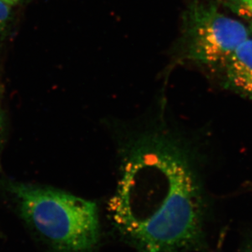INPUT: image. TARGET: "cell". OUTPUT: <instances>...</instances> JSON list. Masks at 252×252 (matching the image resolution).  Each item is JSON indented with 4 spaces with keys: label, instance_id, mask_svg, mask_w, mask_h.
I'll use <instances>...</instances> for the list:
<instances>
[{
    "label": "cell",
    "instance_id": "obj_1",
    "mask_svg": "<svg viewBox=\"0 0 252 252\" xmlns=\"http://www.w3.org/2000/svg\"><path fill=\"white\" fill-rule=\"evenodd\" d=\"M110 213L117 230L138 252L202 248L204 201L190 157L159 131L129 143Z\"/></svg>",
    "mask_w": 252,
    "mask_h": 252
},
{
    "label": "cell",
    "instance_id": "obj_2",
    "mask_svg": "<svg viewBox=\"0 0 252 252\" xmlns=\"http://www.w3.org/2000/svg\"><path fill=\"white\" fill-rule=\"evenodd\" d=\"M20 215L55 252H94L100 242L95 202L57 189L10 182Z\"/></svg>",
    "mask_w": 252,
    "mask_h": 252
},
{
    "label": "cell",
    "instance_id": "obj_3",
    "mask_svg": "<svg viewBox=\"0 0 252 252\" xmlns=\"http://www.w3.org/2000/svg\"><path fill=\"white\" fill-rule=\"evenodd\" d=\"M250 37L248 29L217 6L193 0L183 17L178 44L180 59L220 69Z\"/></svg>",
    "mask_w": 252,
    "mask_h": 252
},
{
    "label": "cell",
    "instance_id": "obj_4",
    "mask_svg": "<svg viewBox=\"0 0 252 252\" xmlns=\"http://www.w3.org/2000/svg\"><path fill=\"white\" fill-rule=\"evenodd\" d=\"M219 69L227 89L252 100V38L241 43Z\"/></svg>",
    "mask_w": 252,
    "mask_h": 252
},
{
    "label": "cell",
    "instance_id": "obj_5",
    "mask_svg": "<svg viewBox=\"0 0 252 252\" xmlns=\"http://www.w3.org/2000/svg\"><path fill=\"white\" fill-rule=\"evenodd\" d=\"M11 20V6L0 0V38L4 35Z\"/></svg>",
    "mask_w": 252,
    "mask_h": 252
},
{
    "label": "cell",
    "instance_id": "obj_6",
    "mask_svg": "<svg viewBox=\"0 0 252 252\" xmlns=\"http://www.w3.org/2000/svg\"><path fill=\"white\" fill-rule=\"evenodd\" d=\"M3 131H4V119H3V114L0 106V152L2 149V139H3Z\"/></svg>",
    "mask_w": 252,
    "mask_h": 252
},
{
    "label": "cell",
    "instance_id": "obj_7",
    "mask_svg": "<svg viewBox=\"0 0 252 252\" xmlns=\"http://www.w3.org/2000/svg\"><path fill=\"white\" fill-rule=\"evenodd\" d=\"M242 1L245 4L246 7H248V10L252 13V0H242Z\"/></svg>",
    "mask_w": 252,
    "mask_h": 252
},
{
    "label": "cell",
    "instance_id": "obj_8",
    "mask_svg": "<svg viewBox=\"0 0 252 252\" xmlns=\"http://www.w3.org/2000/svg\"><path fill=\"white\" fill-rule=\"evenodd\" d=\"M3 2H6L9 6H14L20 2V0H2Z\"/></svg>",
    "mask_w": 252,
    "mask_h": 252
},
{
    "label": "cell",
    "instance_id": "obj_9",
    "mask_svg": "<svg viewBox=\"0 0 252 252\" xmlns=\"http://www.w3.org/2000/svg\"><path fill=\"white\" fill-rule=\"evenodd\" d=\"M246 252H252V246H251L250 248H248Z\"/></svg>",
    "mask_w": 252,
    "mask_h": 252
}]
</instances>
